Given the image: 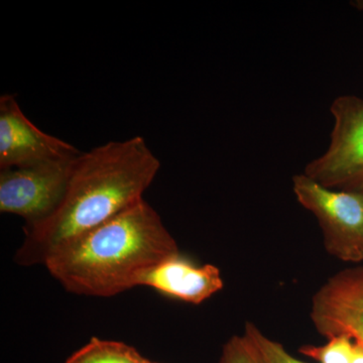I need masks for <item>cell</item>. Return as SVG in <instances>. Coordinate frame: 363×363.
I'll return each mask as SVG.
<instances>
[{"label":"cell","instance_id":"5","mask_svg":"<svg viewBox=\"0 0 363 363\" xmlns=\"http://www.w3.org/2000/svg\"><path fill=\"white\" fill-rule=\"evenodd\" d=\"M76 157L2 169L0 172L1 213L21 217L25 219L26 225L44 220L61 202Z\"/></svg>","mask_w":363,"mask_h":363},{"label":"cell","instance_id":"6","mask_svg":"<svg viewBox=\"0 0 363 363\" xmlns=\"http://www.w3.org/2000/svg\"><path fill=\"white\" fill-rule=\"evenodd\" d=\"M77 147L45 133L21 111L13 94L0 97V169L23 168L67 161L81 154Z\"/></svg>","mask_w":363,"mask_h":363},{"label":"cell","instance_id":"14","mask_svg":"<svg viewBox=\"0 0 363 363\" xmlns=\"http://www.w3.org/2000/svg\"><path fill=\"white\" fill-rule=\"evenodd\" d=\"M152 363H161V362H152Z\"/></svg>","mask_w":363,"mask_h":363},{"label":"cell","instance_id":"1","mask_svg":"<svg viewBox=\"0 0 363 363\" xmlns=\"http://www.w3.org/2000/svg\"><path fill=\"white\" fill-rule=\"evenodd\" d=\"M160 168V160L140 135L81 152L58 207L44 220L25 225L14 262L44 266L60 248L143 200Z\"/></svg>","mask_w":363,"mask_h":363},{"label":"cell","instance_id":"13","mask_svg":"<svg viewBox=\"0 0 363 363\" xmlns=\"http://www.w3.org/2000/svg\"><path fill=\"white\" fill-rule=\"evenodd\" d=\"M351 363H363L362 344L354 342V348H353L352 362H351Z\"/></svg>","mask_w":363,"mask_h":363},{"label":"cell","instance_id":"10","mask_svg":"<svg viewBox=\"0 0 363 363\" xmlns=\"http://www.w3.org/2000/svg\"><path fill=\"white\" fill-rule=\"evenodd\" d=\"M242 336L260 363H307L294 357L283 344L267 337L252 322L245 324Z\"/></svg>","mask_w":363,"mask_h":363},{"label":"cell","instance_id":"2","mask_svg":"<svg viewBox=\"0 0 363 363\" xmlns=\"http://www.w3.org/2000/svg\"><path fill=\"white\" fill-rule=\"evenodd\" d=\"M180 253L145 199L50 255L44 267L66 291L109 298L142 286L162 260Z\"/></svg>","mask_w":363,"mask_h":363},{"label":"cell","instance_id":"7","mask_svg":"<svg viewBox=\"0 0 363 363\" xmlns=\"http://www.w3.org/2000/svg\"><path fill=\"white\" fill-rule=\"evenodd\" d=\"M310 315L325 337L345 335L363 345V267L331 277L313 296Z\"/></svg>","mask_w":363,"mask_h":363},{"label":"cell","instance_id":"8","mask_svg":"<svg viewBox=\"0 0 363 363\" xmlns=\"http://www.w3.org/2000/svg\"><path fill=\"white\" fill-rule=\"evenodd\" d=\"M223 286L218 267L209 264L198 266L181 253L162 260L142 283V286L193 305L201 304Z\"/></svg>","mask_w":363,"mask_h":363},{"label":"cell","instance_id":"11","mask_svg":"<svg viewBox=\"0 0 363 363\" xmlns=\"http://www.w3.org/2000/svg\"><path fill=\"white\" fill-rule=\"evenodd\" d=\"M354 343L345 335L334 336L323 346L304 345L300 352L319 363H351Z\"/></svg>","mask_w":363,"mask_h":363},{"label":"cell","instance_id":"12","mask_svg":"<svg viewBox=\"0 0 363 363\" xmlns=\"http://www.w3.org/2000/svg\"><path fill=\"white\" fill-rule=\"evenodd\" d=\"M220 363H260L245 337L233 336L223 345Z\"/></svg>","mask_w":363,"mask_h":363},{"label":"cell","instance_id":"3","mask_svg":"<svg viewBox=\"0 0 363 363\" xmlns=\"http://www.w3.org/2000/svg\"><path fill=\"white\" fill-rule=\"evenodd\" d=\"M293 190L319 222L327 252L343 262H362L363 192L326 188L305 174L294 176Z\"/></svg>","mask_w":363,"mask_h":363},{"label":"cell","instance_id":"4","mask_svg":"<svg viewBox=\"0 0 363 363\" xmlns=\"http://www.w3.org/2000/svg\"><path fill=\"white\" fill-rule=\"evenodd\" d=\"M330 111L335 121L330 145L304 174L326 188L363 192V99L339 96Z\"/></svg>","mask_w":363,"mask_h":363},{"label":"cell","instance_id":"9","mask_svg":"<svg viewBox=\"0 0 363 363\" xmlns=\"http://www.w3.org/2000/svg\"><path fill=\"white\" fill-rule=\"evenodd\" d=\"M65 363H152L128 344L92 337L67 358Z\"/></svg>","mask_w":363,"mask_h":363}]
</instances>
